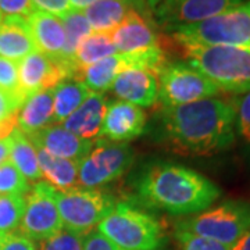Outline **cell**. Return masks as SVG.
I'll use <instances>...</instances> for the list:
<instances>
[{"mask_svg": "<svg viewBox=\"0 0 250 250\" xmlns=\"http://www.w3.org/2000/svg\"><path fill=\"white\" fill-rule=\"evenodd\" d=\"M235 106L221 99L163 107L161 126L171 150L188 156H211L235 142Z\"/></svg>", "mask_w": 250, "mask_h": 250, "instance_id": "cell-1", "label": "cell"}, {"mask_svg": "<svg viewBox=\"0 0 250 250\" xmlns=\"http://www.w3.org/2000/svg\"><path fill=\"white\" fill-rule=\"evenodd\" d=\"M145 203L172 215H189L210 208L221 196L210 179L174 163H156L145 171L138 184Z\"/></svg>", "mask_w": 250, "mask_h": 250, "instance_id": "cell-2", "label": "cell"}, {"mask_svg": "<svg viewBox=\"0 0 250 250\" xmlns=\"http://www.w3.org/2000/svg\"><path fill=\"white\" fill-rule=\"evenodd\" d=\"M189 65L206 75L224 92L250 90V47L178 46Z\"/></svg>", "mask_w": 250, "mask_h": 250, "instance_id": "cell-3", "label": "cell"}, {"mask_svg": "<svg viewBox=\"0 0 250 250\" xmlns=\"http://www.w3.org/2000/svg\"><path fill=\"white\" fill-rule=\"evenodd\" d=\"M166 31L177 46L250 47V1L196 24Z\"/></svg>", "mask_w": 250, "mask_h": 250, "instance_id": "cell-4", "label": "cell"}, {"mask_svg": "<svg viewBox=\"0 0 250 250\" xmlns=\"http://www.w3.org/2000/svg\"><path fill=\"white\" fill-rule=\"evenodd\" d=\"M96 229L125 250H160L166 241L163 224L154 215L126 203H117Z\"/></svg>", "mask_w": 250, "mask_h": 250, "instance_id": "cell-5", "label": "cell"}, {"mask_svg": "<svg viewBox=\"0 0 250 250\" xmlns=\"http://www.w3.org/2000/svg\"><path fill=\"white\" fill-rule=\"evenodd\" d=\"M175 229L208 238L232 248L250 229V202L227 200L177 224Z\"/></svg>", "mask_w": 250, "mask_h": 250, "instance_id": "cell-6", "label": "cell"}, {"mask_svg": "<svg viewBox=\"0 0 250 250\" xmlns=\"http://www.w3.org/2000/svg\"><path fill=\"white\" fill-rule=\"evenodd\" d=\"M53 196L62 228L83 236L95 231L117 205L114 197L107 192L82 187L68 190H57L53 188Z\"/></svg>", "mask_w": 250, "mask_h": 250, "instance_id": "cell-7", "label": "cell"}, {"mask_svg": "<svg viewBox=\"0 0 250 250\" xmlns=\"http://www.w3.org/2000/svg\"><path fill=\"white\" fill-rule=\"evenodd\" d=\"M134 161V150L128 143L98 139L92 150L78 163V185L98 189L123 177Z\"/></svg>", "mask_w": 250, "mask_h": 250, "instance_id": "cell-8", "label": "cell"}, {"mask_svg": "<svg viewBox=\"0 0 250 250\" xmlns=\"http://www.w3.org/2000/svg\"><path fill=\"white\" fill-rule=\"evenodd\" d=\"M220 92L214 82L188 62H168L159 72V99L163 107L215 98Z\"/></svg>", "mask_w": 250, "mask_h": 250, "instance_id": "cell-9", "label": "cell"}, {"mask_svg": "<svg viewBox=\"0 0 250 250\" xmlns=\"http://www.w3.org/2000/svg\"><path fill=\"white\" fill-rule=\"evenodd\" d=\"M18 229L34 242L43 241L62 229L50 184L39 181L25 193V208Z\"/></svg>", "mask_w": 250, "mask_h": 250, "instance_id": "cell-10", "label": "cell"}, {"mask_svg": "<svg viewBox=\"0 0 250 250\" xmlns=\"http://www.w3.org/2000/svg\"><path fill=\"white\" fill-rule=\"evenodd\" d=\"M245 0H161L153 14L166 29L190 25L238 7Z\"/></svg>", "mask_w": 250, "mask_h": 250, "instance_id": "cell-11", "label": "cell"}, {"mask_svg": "<svg viewBox=\"0 0 250 250\" xmlns=\"http://www.w3.org/2000/svg\"><path fill=\"white\" fill-rule=\"evenodd\" d=\"M111 38L120 54L139 53L164 46L154 24L134 9L129 10L121 24L111 31Z\"/></svg>", "mask_w": 250, "mask_h": 250, "instance_id": "cell-12", "label": "cell"}, {"mask_svg": "<svg viewBox=\"0 0 250 250\" xmlns=\"http://www.w3.org/2000/svg\"><path fill=\"white\" fill-rule=\"evenodd\" d=\"M18 82L24 98L36 92L53 89L62 80L68 78L59 62L41 52H34L18 62Z\"/></svg>", "mask_w": 250, "mask_h": 250, "instance_id": "cell-13", "label": "cell"}, {"mask_svg": "<svg viewBox=\"0 0 250 250\" xmlns=\"http://www.w3.org/2000/svg\"><path fill=\"white\" fill-rule=\"evenodd\" d=\"M110 89L123 102L138 107H150L159 100V75L145 68H125Z\"/></svg>", "mask_w": 250, "mask_h": 250, "instance_id": "cell-14", "label": "cell"}, {"mask_svg": "<svg viewBox=\"0 0 250 250\" xmlns=\"http://www.w3.org/2000/svg\"><path fill=\"white\" fill-rule=\"evenodd\" d=\"M146 125V113L142 107L123 100L108 103L100 136L111 142L126 143L141 136Z\"/></svg>", "mask_w": 250, "mask_h": 250, "instance_id": "cell-15", "label": "cell"}, {"mask_svg": "<svg viewBox=\"0 0 250 250\" xmlns=\"http://www.w3.org/2000/svg\"><path fill=\"white\" fill-rule=\"evenodd\" d=\"M35 147H41L56 157L81 161L92 150L95 141L82 139L62 125H49L35 134L27 135Z\"/></svg>", "mask_w": 250, "mask_h": 250, "instance_id": "cell-16", "label": "cell"}, {"mask_svg": "<svg viewBox=\"0 0 250 250\" xmlns=\"http://www.w3.org/2000/svg\"><path fill=\"white\" fill-rule=\"evenodd\" d=\"M107 106V99L102 93L90 92L89 96L83 100L80 107L60 125L82 139L93 141L95 138L100 136Z\"/></svg>", "mask_w": 250, "mask_h": 250, "instance_id": "cell-17", "label": "cell"}, {"mask_svg": "<svg viewBox=\"0 0 250 250\" xmlns=\"http://www.w3.org/2000/svg\"><path fill=\"white\" fill-rule=\"evenodd\" d=\"M27 20L36 50L53 60H57L62 56L65 43V32L62 18L41 10H35Z\"/></svg>", "mask_w": 250, "mask_h": 250, "instance_id": "cell-18", "label": "cell"}, {"mask_svg": "<svg viewBox=\"0 0 250 250\" xmlns=\"http://www.w3.org/2000/svg\"><path fill=\"white\" fill-rule=\"evenodd\" d=\"M34 52L38 50L27 18L3 17L0 22V57L18 62Z\"/></svg>", "mask_w": 250, "mask_h": 250, "instance_id": "cell-19", "label": "cell"}, {"mask_svg": "<svg viewBox=\"0 0 250 250\" xmlns=\"http://www.w3.org/2000/svg\"><path fill=\"white\" fill-rule=\"evenodd\" d=\"M53 89L36 92L28 96L18 110V129L25 135L35 134L52 125Z\"/></svg>", "mask_w": 250, "mask_h": 250, "instance_id": "cell-20", "label": "cell"}, {"mask_svg": "<svg viewBox=\"0 0 250 250\" xmlns=\"http://www.w3.org/2000/svg\"><path fill=\"white\" fill-rule=\"evenodd\" d=\"M38 163L42 172V178H46L49 184L57 190H68L78 185V163L56 157L41 147H36Z\"/></svg>", "mask_w": 250, "mask_h": 250, "instance_id": "cell-21", "label": "cell"}, {"mask_svg": "<svg viewBox=\"0 0 250 250\" xmlns=\"http://www.w3.org/2000/svg\"><path fill=\"white\" fill-rule=\"evenodd\" d=\"M60 18L65 32V43L62 56L56 62L64 68L68 78H74V68H72L74 54L77 52L78 45L82 42V39H85L89 34H92V28L82 10L71 9Z\"/></svg>", "mask_w": 250, "mask_h": 250, "instance_id": "cell-22", "label": "cell"}, {"mask_svg": "<svg viewBox=\"0 0 250 250\" xmlns=\"http://www.w3.org/2000/svg\"><path fill=\"white\" fill-rule=\"evenodd\" d=\"M129 68L124 54H113L86 67L80 72L77 81H81L92 93H102L111 88L120 72Z\"/></svg>", "mask_w": 250, "mask_h": 250, "instance_id": "cell-23", "label": "cell"}, {"mask_svg": "<svg viewBox=\"0 0 250 250\" xmlns=\"http://www.w3.org/2000/svg\"><path fill=\"white\" fill-rule=\"evenodd\" d=\"M113 54H117V49L113 43L111 32L89 34L85 39H82V42L78 45L77 52L74 54V60H72L74 80H77L80 72L86 67Z\"/></svg>", "mask_w": 250, "mask_h": 250, "instance_id": "cell-24", "label": "cell"}, {"mask_svg": "<svg viewBox=\"0 0 250 250\" xmlns=\"http://www.w3.org/2000/svg\"><path fill=\"white\" fill-rule=\"evenodd\" d=\"M89 89L74 78L62 80L57 86L53 88V120L52 125L62 124L65 118L83 103L89 96Z\"/></svg>", "mask_w": 250, "mask_h": 250, "instance_id": "cell-25", "label": "cell"}, {"mask_svg": "<svg viewBox=\"0 0 250 250\" xmlns=\"http://www.w3.org/2000/svg\"><path fill=\"white\" fill-rule=\"evenodd\" d=\"M7 141H9L10 161L17 167V170L27 178V181L39 182L42 179V172L39 168L38 153L34 143L18 128L10 135Z\"/></svg>", "mask_w": 250, "mask_h": 250, "instance_id": "cell-26", "label": "cell"}, {"mask_svg": "<svg viewBox=\"0 0 250 250\" xmlns=\"http://www.w3.org/2000/svg\"><path fill=\"white\" fill-rule=\"evenodd\" d=\"M25 208V195H0V233L14 232Z\"/></svg>", "mask_w": 250, "mask_h": 250, "instance_id": "cell-27", "label": "cell"}, {"mask_svg": "<svg viewBox=\"0 0 250 250\" xmlns=\"http://www.w3.org/2000/svg\"><path fill=\"white\" fill-rule=\"evenodd\" d=\"M29 189L27 178L11 161L0 164V195H25Z\"/></svg>", "mask_w": 250, "mask_h": 250, "instance_id": "cell-28", "label": "cell"}, {"mask_svg": "<svg viewBox=\"0 0 250 250\" xmlns=\"http://www.w3.org/2000/svg\"><path fill=\"white\" fill-rule=\"evenodd\" d=\"M83 235L62 228L52 236L38 242V250H83Z\"/></svg>", "mask_w": 250, "mask_h": 250, "instance_id": "cell-29", "label": "cell"}, {"mask_svg": "<svg viewBox=\"0 0 250 250\" xmlns=\"http://www.w3.org/2000/svg\"><path fill=\"white\" fill-rule=\"evenodd\" d=\"M175 239L178 243L179 250H231L220 242H215L208 238L197 236L190 232L175 229Z\"/></svg>", "mask_w": 250, "mask_h": 250, "instance_id": "cell-30", "label": "cell"}, {"mask_svg": "<svg viewBox=\"0 0 250 250\" xmlns=\"http://www.w3.org/2000/svg\"><path fill=\"white\" fill-rule=\"evenodd\" d=\"M0 88L10 95L25 100L24 95L20 90V82H18V64L17 62L7 60L4 57H0Z\"/></svg>", "mask_w": 250, "mask_h": 250, "instance_id": "cell-31", "label": "cell"}, {"mask_svg": "<svg viewBox=\"0 0 250 250\" xmlns=\"http://www.w3.org/2000/svg\"><path fill=\"white\" fill-rule=\"evenodd\" d=\"M35 10L32 0H0V13L3 17L28 18Z\"/></svg>", "mask_w": 250, "mask_h": 250, "instance_id": "cell-32", "label": "cell"}, {"mask_svg": "<svg viewBox=\"0 0 250 250\" xmlns=\"http://www.w3.org/2000/svg\"><path fill=\"white\" fill-rule=\"evenodd\" d=\"M235 111L239 132L246 141H250V90L243 93V96L239 99Z\"/></svg>", "mask_w": 250, "mask_h": 250, "instance_id": "cell-33", "label": "cell"}, {"mask_svg": "<svg viewBox=\"0 0 250 250\" xmlns=\"http://www.w3.org/2000/svg\"><path fill=\"white\" fill-rule=\"evenodd\" d=\"M0 250H38V246L32 239L21 232H10L3 236Z\"/></svg>", "mask_w": 250, "mask_h": 250, "instance_id": "cell-34", "label": "cell"}, {"mask_svg": "<svg viewBox=\"0 0 250 250\" xmlns=\"http://www.w3.org/2000/svg\"><path fill=\"white\" fill-rule=\"evenodd\" d=\"M36 10L53 14L56 17H62L71 10L70 0H32Z\"/></svg>", "mask_w": 250, "mask_h": 250, "instance_id": "cell-35", "label": "cell"}, {"mask_svg": "<svg viewBox=\"0 0 250 250\" xmlns=\"http://www.w3.org/2000/svg\"><path fill=\"white\" fill-rule=\"evenodd\" d=\"M83 250H125L116 246L114 243L106 239L98 229L85 235L83 239Z\"/></svg>", "mask_w": 250, "mask_h": 250, "instance_id": "cell-36", "label": "cell"}, {"mask_svg": "<svg viewBox=\"0 0 250 250\" xmlns=\"http://www.w3.org/2000/svg\"><path fill=\"white\" fill-rule=\"evenodd\" d=\"M24 102L0 88V121L17 113Z\"/></svg>", "mask_w": 250, "mask_h": 250, "instance_id": "cell-37", "label": "cell"}, {"mask_svg": "<svg viewBox=\"0 0 250 250\" xmlns=\"http://www.w3.org/2000/svg\"><path fill=\"white\" fill-rule=\"evenodd\" d=\"M231 250H250V229L242 235L241 238L236 241Z\"/></svg>", "mask_w": 250, "mask_h": 250, "instance_id": "cell-38", "label": "cell"}, {"mask_svg": "<svg viewBox=\"0 0 250 250\" xmlns=\"http://www.w3.org/2000/svg\"><path fill=\"white\" fill-rule=\"evenodd\" d=\"M95 1L98 0H70V4H71L72 10H83L86 7H89L90 4H93Z\"/></svg>", "mask_w": 250, "mask_h": 250, "instance_id": "cell-39", "label": "cell"}, {"mask_svg": "<svg viewBox=\"0 0 250 250\" xmlns=\"http://www.w3.org/2000/svg\"><path fill=\"white\" fill-rule=\"evenodd\" d=\"M10 149H9V141H0V164H3L4 161L10 160Z\"/></svg>", "mask_w": 250, "mask_h": 250, "instance_id": "cell-40", "label": "cell"}, {"mask_svg": "<svg viewBox=\"0 0 250 250\" xmlns=\"http://www.w3.org/2000/svg\"><path fill=\"white\" fill-rule=\"evenodd\" d=\"M142 1L145 3V6L149 9V11H150V13H153V11H154V9L159 6V3H160L161 0H142Z\"/></svg>", "mask_w": 250, "mask_h": 250, "instance_id": "cell-41", "label": "cell"}, {"mask_svg": "<svg viewBox=\"0 0 250 250\" xmlns=\"http://www.w3.org/2000/svg\"><path fill=\"white\" fill-rule=\"evenodd\" d=\"M3 236H4V235H3V233H0V242H1V239H3Z\"/></svg>", "mask_w": 250, "mask_h": 250, "instance_id": "cell-42", "label": "cell"}, {"mask_svg": "<svg viewBox=\"0 0 250 250\" xmlns=\"http://www.w3.org/2000/svg\"><path fill=\"white\" fill-rule=\"evenodd\" d=\"M1 20H3V14L0 13V22H1Z\"/></svg>", "mask_w": 250, "mask_h": 250, "instance_id": "cell-43", "label": "cell"}]
</instances>
